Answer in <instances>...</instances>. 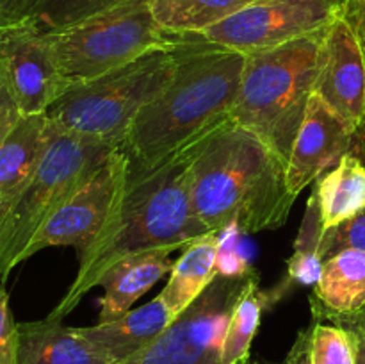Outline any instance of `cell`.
I'll return each instance as SVG.
<instances>
[{
	"label": "cell",
	"instance_id": "cell-27",
	"mask_svg": "<svg viewBox=\"0 0 365 364\" xmlns=\"http://www.w3.org/2000/svg\"><path fill=\"white\" fill-rule=\"evenodd\" d=\"M362 250L365 252V211L339 227L330 228L323 236V257L334 256L341 250Z\"/></svg>",
	"mask_w": 365,
	"mask_h": 364
},
{
	"label": "cell",
	"instance_id": "cell-32",
	"mask_svg": "<svg viewBox=\"0 0 365 364\" xmlns=\"http://www.w3.org/2000/svg\"><path fill=\"white\" fill-rule=\"evenodd\" d=\"M314 320L317 321H330V323L339 325L346 330H356L365 335V307L351 314H331V313H312Z\"/></svg>",
	"mask_w": 365,
	"mask_h": 364
},
{
	"label": "cell",
	"instance_id": "cell-5",
	"mask_svg": "<svg viewBox=\"0 0 365 364\" xmlns=\"http://www.w3.org/2000/svg\"><path fill=\"white\" fill-rule=\"evenodd\" d=\"M177 68L175 43L98 79L71 84L46 116L59 131L120 146L135 116L173 81Z\"/></svg>",
	"mask_w": 365,
	"mask_h": 364
},
{
	"label": "cell",
	"instance_id": "cell-17",
	"mask_svg": "<svg viewBox=\"0 0 365 364\" xmlns=\"http://www.w3.org/2000/svg\"><path fill=\"white\" fill-rule=\"evenodd\" d=\"M52 131L46 114L21 116L0 143V213L11 206L38 170Z\"/></svg>",
	"mask_w": 365,
	"mask_h": 364
},
{
	"label": "cell",
	"instance_id": "cell-11",
	"mask_svg": "<svg viewBox=\"0 0 365 364\" xmlns=\"http://www.w3.org/2000/svg\"><path fill=\"white\" fill-rule=\"evenodd\" d=\"M0 88L16 103L21 116L46 114L70 88L46 36L29 18L0 27Z\"/></svg>",
	"mask_w": 365,
	"mask_h": 364
},
{
	"label": "cell",
	"instance_id": "cell-2",
	"mask_svg": "<svg viewBox=\"0 0 365 364\" xmlns=\"http://www.w3.org/2000/svg\"><path fill=\"white\" fill-rule=\"evenodd\" d=\"M209 138L184 148L157 170L127 182L123 206L113 231L95 250L78 259L73 284L48 316L56 320L68 316L84 295L98 288L106 271L123 257L152 250L175 252L210 234L196 214L191 193L192 163Z\"/></svg>",
	"mask_w": 365,
	"mask_h": 364
},
{
	"label": "cell",
	"instance_id": "cell-14",
	"mask_svg": "<svg viewBox=\"0 0 365 364\" xmlns=\"http://www.w3.org/2000/svg\"><path fill=\"white\" fill-rule=\"evenodd\" d=\"M173 321V314L159 295L116 320L78 327V332L110 363L123 364L148 348Z\"/></svg>",
	"mask_w": 365,
	"mask_h": 364
},
{
	"label": "cell",
	"instance_id": "cell-9",
	"mask_svg": "<svg viewBox=\"0 0 365 364\" xmlns=\"http://www.w3.org/2000/svg\"><path fill=\"white\" fill-rule=\"evenodd\" d=\"M253 273L217 275L148 348L123 364H221L232 310Z\"/></svg>",
	"mask_w": 365,
	"mask_h": 364
},
{
	"label": "cell",
	"instance_id": "cell-8",
	"mask_svg": "<svg viewBox=\"0 0 365 364\" xmlns=\"http://www.w3.org/2000/svg\"><path fill=\"white\" fill-rule=\"evenodd\" d=\"M127 193V163L118 148L84 186L52 214L36 234L24 261L48 246H71L78 259L109 236L120 216Z\"/></svg>",
	"mask_w": 365,
	"mask_h": 364
},
{
	"label": "cell",
	"instance_id": "cell-20",
	"mask_svg": "<svg viewBox=\"0 0 365 364\" xmlns=\"http://www.w3.org/2000/svg\"><path fill=\"white\" fill-rule=\"evenodd\" d=\"M324 232L365 211V163L349 152L314 184Z\"/></svg>",
	"mask_w": 365,
	"mask_h": 364
},
{
	"label": "cell",
	"instance_id": "cell-10",
	"mask_svg": "<svg viewBox=\"0 0 365 364\" xmlns=\"http://www.w3.org/2000/svg\"><path fill=\"white\" fill-rule=\"evenodd\" d=\"M342 7L344 0H253L220 24L187 34L248 56L330 27Z\"/></svg>",
	"mask_w": 365,
	"mask_h": 364
},
{
	"label": "cell",
	"instance_id": "cell-36",
	"mask_svg": "<svg viewBox=\"0 0 365 364\" xmlns=\"http://www.w3.org/2000/svg\"><path fill=\"white\" fill-rule=\"evenodd\" d=\"M245 364H248V363H245Z\"/></svg>",
	"mask_w": 365,
	"mask_h": 364
},
{
	"label": "cell",
	"instance_id": "cell-25",
	"mask_svg": "<svg viewBox=\"0 0 365 364\" xmlns=\"http://www.w3.org/2000/svg\"><path fill=\"white\" fill-rule=\"evenodd\" d=\"M312 364H356L351 334L339 325L314 320L310 334Z\"/></svg>",
	"mask_w": 365,
	"mask_h": 364
},
{
	"label": "cell",
	"instance_id": "cell-24",
	"mask_svg": "<svg viewBox=\"0 0 365 364\" xmlns=\"http://www.w3.org/2000/svg\"><path fill=\"white\" fill-rule=\"evenodd\" d=\"M132 0H38L29 20L41 32H61Z\"/></svg>",
	"mask_w": 365,
	"mask_h": 364
},
{
	"label": "cell",
	"instance_id": "cell-12",
	"mask_svg": "<svg viewBox=\"0 0 365 364\" xmlns=\"http://www.w3.org/2000/svg\"><path fill=\"white\" fill-rule=\"evenodd\" d=\"M355 136L351 125L314 91L285 166L291 195L298 198L324 171L351 152Z\"/></svg>",
	"mask_w": 365,
	"mask_h": 364
},
{
	"label": "cell",
	"instance_id": "cell-22",
	"mask_svg": "<svg viewBox=\"0 0 365 364\" xmlns=\"http://www.w3.org/2000/svg\"><path fill=\"white\" fill-rule=\"evenodd\" d=\"M253 0H150L157 24L171 34L202 32L245 9Z\"/></svg>",
	"mask_w": 365,
	"mask_h": 364
},
{
	"label": "cell",
	"instance_id": "cell-29",
	"mask_svg": "<svg viewBox=\"0 0 365 364\" xmlns=\"http://www.w3.org/2000/svg\"><path fill=\"white\" fill-rule=\"evenodd\" d=\"M36 4L38 0H0V27L27 20Z\"/></svg>",
	"mask_w": 365,
	"mask_h": 364
},
{
	"label": "cell",
	"instance_id": "cell-35",
	"mask_svg": "<svg viewBox=\"0 0 365 364\" xmlns=\"http://www.w3.org/2000/svg\"><path fill=\"white\" fill-rule=\"evenodd\" d=\"M355 141H359L360 150H362V152L365 153V116H364V123H362V127H360L359 134H356Z\"/></svg>",
	"mask_w": 365,
	"mask_h": 364
},
{
	"label": "cell",
	"instance_id": "cell-23",
	"mask_svg": "<svg viewBox=\"0 0 365 364\" xmlns=\"http://www.w3.org/2000/svg\"><path fill=\"white\" fill-rule=\"evenodd\" d=\"M323 221L316 191L307 200L302 227L294 241L292 256L287 259L289 282L302 285H316L323 271Z\"/></svg>",
	"mask_w": 365,
	"mask_h": 364
},
{
	"label": "cell",
	"instance_id": "cell-28",
	"mask_svg": "<svg viewBox=\"0 0 365 364\" xmlns=\"http://www.w3.org/2000/svg\"><path fill=\"white\" fill-rule=\"evenodd\" d=\"M0 364H18V323L9 307V295L0 285Z\"/></svg>",
	"mask_w": 365,
	"mask_h": 364
},
{
	"label": "cell",
	"instance_id": "cell-13",
	"mask_svg": "<svg viewBox=\"0 0 365 364\" xmlns=\"http://www.w3.org/2000/svg\"><path fill=\"white\" fill-rule=\"evenodd\" d=\"M316 93L359 134L365 116V52L342 14L328 27Z\"/></svg>",
	"mask_w": 365,
	"mask_h": 364
},
{
	"label": "cell",
	"instance_id": "cell-21",
	"mask_svg": "<svg viewBox=\"0 0 365 364\" xmlns=\"http://www.w3.org/2000/svg\"><path fill=\"white\" fill-rule=\"evenodd\" d=\"M282 296H284L282 291H264L260 288L257 273L248 278L241 296L235 302L234 310H232L221 364L248 363L250 348H252V341L259 330L264 309H267L271 302H278Z\"/></svg>",
	"mask_w": 365,
	"mask_h": 364
},
{
	"label": "cell",
	"instance_id": "cell-18",
	"mask_svg": "<svg viewBox=\"0 0 365 364\" xmlns=\"http://www.w3.org/2000/svg\"><path fill=\"white\" fill-rule=\"evenodd\" d=\"M365 307V252L341 250L327 257L314 285L312 313L351 314Z\"/></svg>",
	"mask_w": 365,
	"mask_h": 364
},
{
	"label": "cell",
	"instance_id": "cell-34",
	"mask_svg": "<svg viewBox=\"0 0 365 364\" xmlns=\"http://www.w3.org/2000/svg\"><path fill=\"white\" fill-rule=\"evenodd\" d=\"M351 334L353 345H355V360L356 364H365V335L356 330H348Z\"/></svg>",
	"mask_w": 365,
	"mask_h": 364
},
{
	"label": "cell",
	"instance_id": "cell-3",
	"mask_svg": "<svg viewBox=\"0 0 365 364\" xmlns=\"http://www.w3.org/2000/svg\"><path fill=\"white\" fill-rule=\"evenodd\" d=\"M191 193L200 221L210 232L237 225L242 234L273 231L296 198L285 164L246 128L228 121L214 132L192 163Z\"/></svg>",
	"mask_w": 365,
	"mask_h": 364
},
{
	"label": "cell",
	"instance_id": "cell-7",
	"mask_svg": "<svg viewBox=\"0 0 365 364\" xmlns=\"http://www.w3.org/2000/svg\"><path fill=\"white\" fill-rule=\"evenodd\" d=\"M43 34L70 86L98 79L177 43V36L157 24L150 0H132L66 31Z\"/></svg>",
	"mask_w": 365,
	"mask_h": 364
},
{
	"label": "cell",
	"instance_id": "cell-16",
	"mask_svg": "<svg viewBox=\"0 0 365 364\" xmlns=\"http://www.w3.org/2000/svg\"><path fill=\"white\" fill-rule=\"evenodd\" d=\"M18 364H113L98 348L63 320L18 323Z\"/></svg>",
	"mask_w": 365,
	"mask_h": 364
},
{
	"label": "cell",
	"instance_id": "cell-15",
	"mask_svg": "<svg viewBox=\"0 0 365 364\" xmlns=\"http://www.w3.org/2000/svg\"><path fill=\"white\" fill-rule=\"evenodd\" d=\"M171 250L132 253L123 257L100 278L103 295L100 298L98 323L123 316L141 296L163 280L173 268Z\"/></svg>",
	"mask_w": 365,
	"mask_h": 364
},
{
	"label": "cell",
	"instance_id": "cell-31",
	"mask_svg": "<svg viewBox=\"0 0 365 364\" xmlns=\"http://www.w3.org/2000/svg\"><path fill=\"white\" fill-rule=\"evenodd\" d=\"M342 18L353 29L365 52V0H344Z\"/></svg>",
	"mask_w": 365,
	"mask_h": 364
},
{
	"label": "cell",
	"instance_id": "cell-6",
	"mask_svg": "<svg viewBox=\"0 0 365 364\" xmlns=\"http://www.w3.org/2000/svg\"><path fill=\"white\" fill-rule=\"evenodd\" d=\"M53 127V125H52ZM118 146L53 127L38 170L20 195L0 213V280L24 263L25 250Z\"/></svg>",
	"mask_w": 365,
	"mask_h": 364
},
{
	"label": "cell",
	"instance_id": "cell-4",
	"mask_svg": "<svg viewBox=\"0 0 365 364\" xmlns=\"http://www.w3.org/2000/svg\"><path fill=\"white\" fill-rule=\"evenodd\" d=\"M327 32L246 56L232 121L255 134L285 166L316 91Z\"/></svg>",
	"mask_w": 365,
	"mask_h": 364
},
{
	"label": "cell",
	"instance_id": "cell-19",
	"mask_svg": "<svg viewBox=\"0 0 365 364\" xmlns=\"http://www.w3.org/2000/svg\"><path fill=\"white\" fill-rule=\"evenodd\" d=\"M217 277V232L202 236L182 248L180 257L173 261L170 280L160 291L177 320Z\"/></svg>",
	"mask_w": 365,
	"mask_h": 364
},
{
	"label": "cell",
	"instance_id": "cell-1",
	"mask_svg": "<svg viewBox=\"0 0 365 364\" xmlns=\"http://www.w3.org/2000/svg\"><path fill=\"white\" fill-rule=\"evenodd\" d=\"M173 81L132 121L118 152L135 181L209 138L232 121L246 56L210 45L195 34H177Z\"/></svg>",
	"mask_w": 365,
	"mask_h": 364
},
{
	"label": "cell",
	"instance_id": "cell-30",
	"mask_svg": "<svg viewBox=\"0 0 365 364\" xmlns=\"http://www.w3.org/2000/svg\"><path fill=\"white\" fill-rule=\"evenodd\" d=\"M310 334H312V325L309 328H303L298 332L291 350L285 355V359L278 364H312L310 363ZM248 364H267L260 360H248Z\"/></svg>",
	"mask_w": 365,
	"mask_h": 364
},
{
	"label": "cell",
	"instance_id": "cell-26",
	"mask_svg": "<svg viewBox=\"0 0 365 364\" xmlns=\"http://www.w3.org/2000/svg\"><path fill=\"white\" fill-rule=\"evenodd\" d=\"M241 236L245 234L237 225H228L217 232V275L246 277L253 271L241 248Z\"/></svg>",
	"mask_w": 365,
	"mask_h": 364
},
{
	"label": "cell",
	"instance_id": "cell-33",
	"mask_svg": "<svg viewBox=\"0 0 365 364\" xmlns=\"http://www.w3.org/2000/svg\"><path fill=\"white\" fill-rule=\"evenodd\" d=\"M21 113L16 107V103L11 100V96L0 88V143L7 138L14 125L20 121Z\"/></svg>",
	"mask_w": 365,
	"mask_h": 364
}]
</instances>
